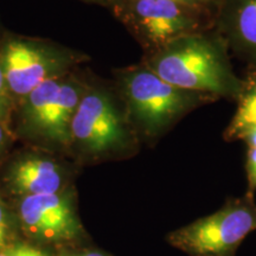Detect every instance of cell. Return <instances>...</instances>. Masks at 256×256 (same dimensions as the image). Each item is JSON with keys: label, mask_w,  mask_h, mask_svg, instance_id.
<instances>
[{"label": "cell", "mask_w": 256, "mask_h": 256, "mask_svg": "<svg viewBox=\"0 0 256 256\" xmlns=\"http://www.w3.org/2000/svg\"><path fill=\"white\" fill-rule=\"evenodd\" d=\"M89 2H102V0H89Z\"/></svg>", "instance_id": "20"}, {"label": "cell", "mask_w": 256, "mask_h": 256, "mask_svg": "<svg viewBox=\"0 0 256 256\" xmlns=\"http://www.w3.org/2000/svg\"><path fill=\"white\" fill-rule=\"evenodd\" d=\"M56 256H113L110 252L96 247H75L63 249L56 252Z\"/></svg>", "instance_id": "16"}, {"label": "cell", "mask_w": 256, "mask_h": 256, "mask_svg": "<svg viewBox=\"0 0 256 256\" xmlns=\"http://www.w3.org/2000/svg\"><path fill=\"white\" fill-rule=\"evenodd\" d=\"M18 235H20V232L16 214L11 212L0 198V250L22 240Z\"/></svg>", "instance_id": "12"}, {"label": "cell", "mask_w": 256, "mask_h": 256, "mask_svg": "<svg viewBox=\"0 0 256 256\" xmlns=\"http://www.w3.org/2000/svg\"><path fill=\"white\" fill-rule=\"evenodd\" d=\"M242 80V90L236 100L238 108L224 130L226 142H242L248 133L256 130V66H248Z\"/></svg>", "instance_id": "11"}, {"label": "cell", "mask_w": 256, "mask_h": 256, "mask_svg": "<svg viewBox=\"0 0 256 256\" xmlns=\"http://www.w3.org/2000/svg\"><path fill=\"white\" fill-rule=\"evenodd\" d=\"M256 230L254 196L229 197L216 210L168 234L171 247L188 256H236L240 246Z\"/></svg>", "instance_id": "3"}, {"label": "cell", "mask_w": 256, "mask_h": 256, "mask_svg": "<svg viewBox=\"0 0 256 256\" xmlns=\"http://www.w3.org/2000/svg\"><path fill=\"white\" fill-rule=\"evenodd\" d=\"M80 89L72 83L52 78L26 96L25 120L31 130L58 144L72 142V122L81 101Z\"/></svg>", "instance_id": "7"}, {"label": "cell", "mask_w": 256, "mask_h": 256, "mask_svg": "<svg viewBox=\"0 0 256 256\" xmlns=\"http://www.w3.org/2000/svg\"><path fill=\"white\" fill-rule=\"evenodd\" d=\"M246 176H247V191L246 194L254 196L256 192V148H247L246 154Z\"/></svg>", "instance_id": "14"}, {"label": "cell", "mask_w": 256, "mask_h": 256, "mask_svg": "<svg viewBox=\"0 0 256 256\" xmlns=\"http://www.w3.org/2000/svg\"><path fill=\"white\" fill-rule=\"evenodd\" d=\"M10 88L6 82L4 72L0 66V122H2L8 116L11 110V101H10Z\"/></svg>", "instance_id": "15"}, {"label": "cell", "mask_w": 256, "mask_h": 256, "mask_svg": "<svg viewBox=\"0 0 256 256\" xmlns=\"http://www.w3.org/2000/svg\"><path fill=\"white\" fill-rule=\"evenodd\" d=\"M119 14L153 51L188 34L214 30V11L174 0H114Z\"/></svg>", "instance_id": "5"}, {"label": "cell", "mask_w": 256, "mask_h": 256, "mask_svg": "<svg viewBox=\"0 0 256 256\" xmlns=\"http://www.w3.org/2000/svg\"><path fill=\"white\" fill-rule=\"evenodd\" d=\"M16 217L22 238L49 250L80 247L88 238L74 196L66 190L19 198Z\"/></svg>", "instance_id": "4"}, {"label": "cell", "mask_w": 256, "mask_h": 256, "mask_svg": "<svg viewBox=\"0 0 256 256\" xmlns=\"http://www.w3.org/2000/svg\"><path fill=\"white\" fill-rule=\"evenodd\" d=\"M121 87L128 115L150 139L162 136L197 108L217 101L170 84L146 66L124 72Z\"/></svg>", "instance_id": "2"}, {"label": "cell", "mask_w": 256, "mask_h": 256, "mask_svg": "<svg viewBox=\"0 0 256 256\" xmlns=\"http://www.w3.org/2000/svg\"><path fill=\"white\" fill-rule=\"evenodd\" d=\"M72 139L94 158L121 156L134 148L127 120L108 92L82 96L72 118Z\"/></svg>", "instance_id": "6"}, {"label": "cell", "mask_w": 256, "mask_h": 256, "mask_svg": "<svg viewBox=\"0 0 256 256\" xmlns=\"http://www.w3.org/2000/svg\"><path fill=\"white\" fill-rule=\"evenodd\" d=\"M6 140H8V138H6L4 127H2V124L0 122V154H2V151H4L5 145H6Z\"/></svg>", "instance_id": "18"}, {"label": "cell", "mask_w": 256, "mask_h": 256, "mask_svg": "<svg viewBox=\"0 0 256 256\" xmlns=\"http://www.w3.org/2000/svg\"><path fill=\"white\" fill-rule=\"evenodd\" d=\"M214 31L229 51L256 66V0H220L214 8Z\"/></svg>", "instance_id": "9"}, {"label": "cell", "mask_w": 256, "mask_h": 256, "mask_svg": "<svg viewBox=\"0 0 256 256\" xmlns=\"http://www.w3.org/2000/svg\"><path fill=\"white\" fill-rule=\"evenodd\" d=\"M170 84L200 94L238 100L243 80L230 62L229 49L214 30L180 37L153 51L146 63Z\"/></svg>", "instance_id": "1"}, {"label": "cell", "mask_w": 256, "mask_h": 256, "mask_svg": "<svg viewBox=\"0 0 256 256\" xmlns=\"http://www.w3.org/2000/svg\"><path fill=\"white\" fill-rule=\"evenodd\" d=\"M5 182L12 194L19 198L50 194L64 188V172L52 159L25 156L12 162Z\"/></svg>", "instance_id": "10"}, {"label": "cell", "mask_w": 256, "mask_h": 256, "mask_svg": "<svg viewBox=\"0 0 256 256\" xmlns=\"http://www.w3.org/2000/svg\"><path fill=\"white\" fill-rule=\"evenodd\" d=\"M174 2H180V4H184V5H188V6H194V8H203V6L198 5L194 0H174ZM209 10V8H208Z\"/></svg>", "instance_id": "19"}, {"label": "cell", "mask_w": 256, "mask_h": 256, "mask_svg": "<svg viewBox=\"0 0 256 256\" xmlns=\"http://www.w3.org/2000/svg\"><path fill=\"white\" fill-rule=\"evenodd\" d=\"M63 64L54 52L24 40L6 43L0 57L10 92L20 96H28L44 82L58 78Z\"/></svg>", "instance_id": "8"}, {"label": "cell", "mask_w": 256, "mask_h": 256, "mask_svg": "<svg viewBox=\"0 0 256 256\" xmlns=\"http://www.w3.org/2000/svg\"><path fill=\"white\" fill-rule=\"evenodd\" d=\"M198 5L203 6V8H209L211 11H214V8H216V5L218 4L220 0H194Z\"/></svg>", "instance_id": "17"}, {"label": "cell", "mask_w": 256, "mask_h": 256, "mask_svg": "<svg viewBox=\"0 0 256 256\" xmlns=\"http://www.w3.org/2000/svg\"><path fill=\"white\" fill-rule=\"evenodd\" d=\"M0 256H56V252L38 247L22 238L0 250Z\"/></svg>", "instance_id": "13"}]
</instances>
